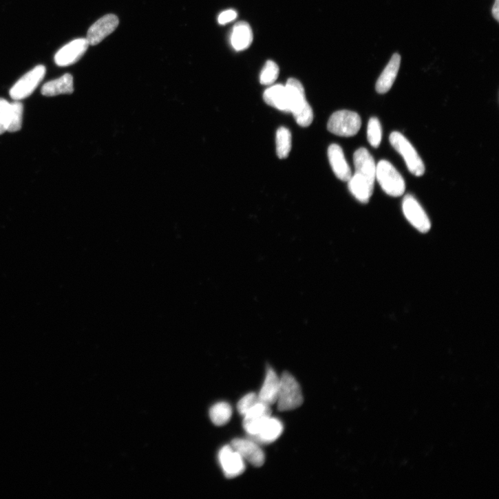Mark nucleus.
Segmentation results:
<instances>
[{"mask_svg":"<svg viewBox=\"0 0 499 499\" xmlns=\"http://www.w3.org/2000/svg\"><path fill=\"white\" fill-rule=\"evenodd\" d=\"M237 17V13L235 10H227L220 15L218 22L220 25H224L235 21Z\"/></svg>","mask_w":499,"mask_h":499,"instance_id":"nucleus-28","label":"nucleus"},{"mask_svg":"<svg viewBox=\"0 0 499 499\" xmlns=\"http://www.w3.org/2000/svg\"><path fill=\"white\" fill-rule=\"evenodd\" d=\"M368 140L370 145L376 149L379 147L382 139V129L379 120L376 118L370 119L367 131Z\"/></svg>","mask_w":499,"mask_h":499,"instance_id":"nucleus-24","label":"nucleus"},{"mask_svg":"<svg viewBox=\"0 0 499 499\" xmlns=\"http://www.w3.org/2000/svg\"><path fill=\"white\" fill-rule=\"evenodd\" d=\"M10 103L5 98H0V135L8 129V115Z\"/></svg>","mask_w":499,"mask_h":499,"instance_id":"nucleus-27","label":"nucleus"},{"mask_svg":"<svg viewBox=\"0 0 499 499\" xmlns=\"http://www.w3.org/2000/svg\"><path fill=\"white\" fill-rule=\"evenodd\" d=\"M263 98L268 105L281 112L289 113L285 86L277 84L268 87L264 92Z\"/></svg>","mask_w":499,"mask_h":499,"instance_id":"nucleus-18","label":"nucleus"},{"mask_svg":"<svg viewBox=\"0 0 499 499\" xmlns=\"http://www.w3.org/2000/svg\"><path fill=\"white\" fill-rule=\"evenodd\" d=\"M280 377L272 368L268 367L264 383L257 394L259 401L269 406L275 404L277 401Z\"/></svg>","mask_w":499,"mask_h":499,"instance_id":"nucleus-13","label":"nucleus"},{"mask_svg":"<svg viewBox=\"0 0 499 499\" xmlns=\"http://www.w3.org/2000/svg\"><path fill=\"white\" fill-rule=\"evenodd\" d=\"M23 109V105L20 101H15L10 103L7 131L14 133L21 129Z\"/></svg>","mask_w":499,"mask_h":499,"instance_id":"nucleus-22","label":"nucleus"},{"mask_svg":"<svg viewBox=\"0 0 499 499\" xmlns=\"http://www.w3.org/2000/svg\"><path fill=\"white\" fill-rule=\"evenodd\" d=\"M304 398L301 385L289 372H285L280 377L277 396V408L281 412H289L301 407Z\"/></svg>","mask_w":499,"mask_h":499,"instance_id":"nucleus-2","label":"nucleus"},{"mask_svg":"<svg viewBox=\"0 0 499 499\" xmlns=\"http://www.w3.org/2000/svg\"><path fill=\"white\" fill-rule=\"evenodd\" d=\"M288 105L291 113L299 126L308 127L314 120V113L307 101L306 92L301 82L289 78L285 85Z\"/></svg>","mask_w":499,"mask_h":499,"instance_id":"nucleus-1","label":"nucleus"},{"mask_svg":"<svg viewBox=\"0 0 499 499\" xmlns=\"http://www.w3.org/2000/svg\"><path fill=\"white\" fill-rule=\"evenodd\" d=\"M376 179L389 195L399 197L405 192L406 184L403 177L387 160H381L376 166Z\"/></svg>","mask_w":499,"mask_h":499,"instance_id":"nucleus-3","label":"nucleus"},{"mask_svg":"<svg viewBox=\"0 0 499 499\" xmlns=\"http://www.w3.org/2000/svg\"><path fill=\"white\" fill-rule=\"evenodd\" d=\"M348 187L352 194L362 204H368L373 194L374 189L369 187L365 183L357 176H352L348 181Z\"/></svg>","mask_w":499,"mask_h":499,"instance_id":"nucleus-20","label":"nucleus"},{"mask_svg":"<svg viewBox=\"0 0 499 499\" xmlns=\"http://www.w3.org/2000/svg\"><path fill=\"white\" fill-rule=\"evenodd\" d=\"M392 147L404 158L408 169L416 176L425 174V164L412 143L401 133L392 132L389 138Z\"/></svg>","mask_w":499,"mask_h":499,"instance_id":"nucleus-4","label":"nucleus"},{"mask_svg":"<svg viewBox=\"0 0 499 499\" xmlns=\"http://www.w3.org/2000/svg\"><path fill=\"white\" fill-rule=\"evenodd\" d=\"M259 402L257 394L248 393L240 399L237 404V411L244 417Z\"/></svg>","mask_w":499,"mask_h":499,"instance_id":"nucleus-26","label":"nucleus"},{"mask_svg":"<svg viewBox=\"0 0 499 499\" xmlns=\"http://www.w3.org/2000/svg\"><path fill=\"white\" fill-rule=\"evenodd\" d=\"M46 74L44 65H38L21 77L10 89L14 101H21L30 96L43 80Z\"/></svg>","mask_w":499,"mask_h":499,"instance_id":"nucleus-6","label":"nucleus"},{"mask_svg":"<svg viewBox=\"0 0 499 499\" xmlns=\"http://www.w3.org/2000/svg\"><path fill=\"white\" fill-rule=\"evenodd\" d=\"M231 44L237 52L247 50L253 41V31L248 23L240 22L235 24L231 34Z\"/></svg>","mask_w":499,"mask_h":499,"instance_id":"nucleus-17","label":"nucleus"},{"mask_svg":"<svg viewBox=\"0 0 499 499\" xmlns=\"http://www.w3.org/2000/svg\"><path fill=\"white\" fill-rule=\"evenodd\" d=\"M279 73L278 65L273 61H268L261 72V84L265 85H272L277 79Z\"/></svg>","mask_w":499,"mask_h":499,"instance_id":"nucleus-25","label":"nucleus"},{"mask_svg":"<svg viewBox=\"0 0 499 499\" xmlns=\"http://www.w3.org/2000/svg\"><path fill=\"white\" fill-rule=\"evenodd\" d=\"M403 210L407 220L418 231L426 233L430 230L431 222L414 196L408 194L405 197Z\"/></svg>","mask_w":499,"mask_h":499,"instance_id":"nucleus-7","label":"nucleus"},{"mask_svg":"<svg viewBox=\"0 0 499 499\" xmlns=\"http://www.w3.org/2000/svg\"><path fill=\"white\" fill-rule=\"evenodd\" d=\"M119 19L114 14L105 16L94 23L88 30L86 40L89 45H96L116 31Z\"/></svg>","mask_w":499,"mask_h":499,"instance_id":"nucleus-9","label":"nucleus"},{"mask_svg":"<svg viewBox=\"0 0 499 499\" xmlns=\"http://www.w3.org/2000/svg\"><path fill=\"white\" fill-rule=\"evenodd\" d=\"M231 446L244 460L255 467H261L265 463V454L259 445L248 439H235Z\"/></svg>","mask_w":499,"mask_h":499,"instance_id":"nucleus-12","label":"nucleus"},{"mask_svg":"<svg viewBox=\"0 0 499 499\" xmlns=\"http://www.w3.org/2000/svg\"><path fill=\"white\" fill-rule=\"evenodd\" d=\"M74 92V79L70 74H65L57 79L46 83L41 89V93L46 96H55Z\"/></svg>","mask_w":499,"mask_h":499,"instance_id":"nucleus-19","label":"nucleus"},{"mask_svg":"<svg viewBox=\"0 0 499 499\" xmlns=\"http://www.w3.org/2000/svg\"><path fill=\"white\" fill-rule=\"evenodd\" d=\"M233 416V409L226 403L215 405L210 411V417L216 426H224L229 423Z\"/></svg>","mask_w":499,"mask_h":499,"instance_id":"nucleus-21","label":"nucleus"},{"mask_svg":"<svg viewBox=\"0 0 499 499\" xmlns=\"http://www.w3.org/2000/svg\"><path fill=\"white\" fill-rule=\"evenodd\" d=\"M89 45L86 39H78L71 41L56 54V64L60 67L74 64L83 56Z\"/></svg>","mask_w":499,"mask_h":499,"instance_id":"nucleus-11","label":"nucleus"},{"mask_svg":"<svg viewBox=\"0 0 499 499\" xmlns=\"http://www.w3.org/2000/svg\"><path fill=\"white\" fill-rule=\"evenodd\" d=\"M361 127L360 116L355 112L339 111L330 118L328 129L332 134L341 137L356 136Z\"/></svg>","mask_w":499,"mask_h":499,"instance_id":"nucleus-5","label":"nucleus"},{"mask_svg":"<svg viewBox=\"0 0 499 499\" xmlns=\"http://www.w3.org/2000/svg\"><path fill=\"white\" fill-rule=\"evenodd\" d=\"M284 426L280 421L270 417L264 423L257 435L248 437L249 439L259 444H270L277 440L282 434Z\"/></svg>","mask_w":499,"mask_h":499,"instance_id":"nucleus-16","label":"nucleus"},{"mask_svg":"<svg viewBox=\"0 0 499 499\" xmlns=\"http://www.w3.org/2000/svg\"><path fill=\"white\" fill-rule=\"evenodd\" d=\"M354 164L357 178L374 189L376 179V164L372 156L365 148H360L354 154Z\"/></svg>","mask_w":499,"mask_h":499,"instance_id":"nucleus-8","label":"nucleus"},{"mask_svg":"<svg viewBox=\"0 0 499 499\" xmlns=\"http://www.w3.org/2000/svg\"><path fill=\"white\" fill-rule=\"evenodd\" d=\"M292 136L290 131L280 127L276 134V149L279 158H286L291 150Z\"/></svg>","mask_w":499,"mask_h":499,"instance_id":"nucleus-23","label":"nucleus"},{"mask_svg":"<svg viewBox=\"0 0 499 499\" xmlns=\"http://www.w3.org/2000/svg\"><path fill=\"white\" fill-rule=\"evenodd\" d=\"M492 15L497 22L499 21V0H495L491 10Z\"/></svg>","mask_w":499,"mask_h":499,"instance_id":"nucleus-29","label":"nucleus"},{"mask_svg":"<svg viewBox=\"0 0 499 499\" xmlns=\"http://www.w3.org/2000/svg\"><path fill=\"white\" fill-rule=\"evenodd\" d=\"M328 158L336 176L342 181L348 182L352 175L342 148L335 144L330 145L328 149Z\"/></svg>","mask_w":499,"mask_h":499,"instance_id":"nucleus-14","label":"nucleus"},{"mask_svg":"<svg viewBox=\"0 0 499 499\" xmlns=\"http://www.w3.org/2000/svg\"><path fill=\"white\" fill-rule=\"evenodd\" d=\"M219 461L228 478H235L245 471V460L231 445H226L220 450Z\"/></svg>","mask_w":499,"mask_h":499,"instance_id":"nucleus-10","label":"nucleus"},{"mask_svg":"<svg viewBox=\"0 0 499 499\" xmlns=\"http://www.w3.org/2000/svg\"><path fill=\"white\" fill-rule=\"evenodd\" d=\"M401 63V56L394 54L379 76L376 83V91L379 94H385L392 87L397 76Z\"/></svg>","mask_w":499,"mask_h":499,"instance_id":"nucleus-15","label":"nucleus"}]
</instances>
